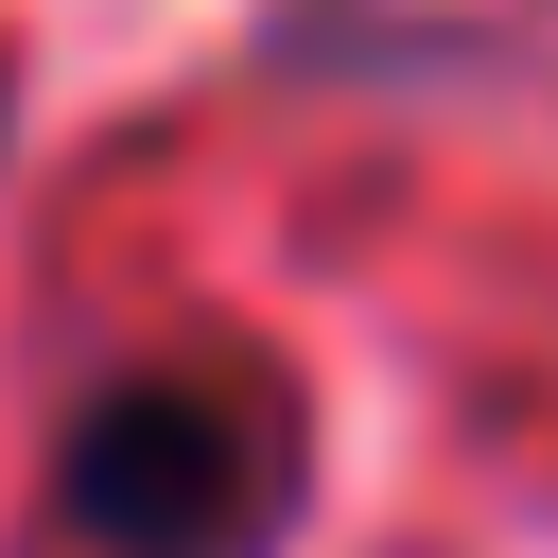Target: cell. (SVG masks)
<instances>
[{
  "label": "cell",
  "mask_w": 558,
  "mask_h": 558,
  "mask_svg": "<svg viewBox=\"0 0 558 558\" xmlns=\"http://www.w3.org/2000/svg\"><path fill=\"white\" fill-rule=\"evenodd\" d=\"M52 506L105 558H262L296 523V401L262 366H122L70 401Z\"/></svg>",
  "instance_id": "obj_1"
},
{
  "label": "cell",
  "mask_w": 558,
  "mask_h": 558,
  "mask_svg": "<svg viewBox=\"0 0 558 558\" xmlns=\"http://www.w3.org/2000/svg\"><path fill=\"white\" fill-rule=\"evenodd\" d=\"M0 105H17V87H0Z\"/></svg>",
  "instance_id": "obj_2"
}]
</instances>
